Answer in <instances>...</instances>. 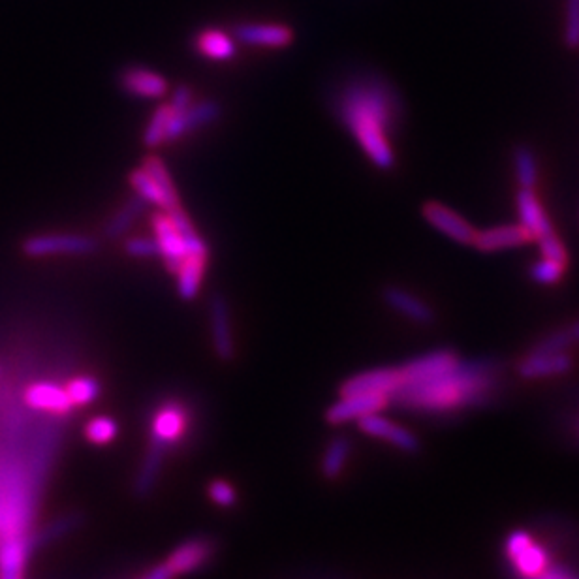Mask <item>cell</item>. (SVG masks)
<instances>
[{
  "mask_svg": "<svg viewBox=\"0 0 579 579\" xmlns=\"http://www.w3.org/2000/svg\"><path fill=\"white\" fill-rule=\"evenodd\" d=\"M502 553L516 579H536L553 564L549 549L527 529H514L506 534Z\"/></svg>",
  "mask_w": 579,
  "mask_h": 579,
  "instance_id": "3957f363",
  "label": "cell"
},
{
  "mask_svg": "<svg viewBox=\"0 0 579 579\" xmlns=\"http://www.w3.org/2000/svg\"><path fill=\"white\" fill-rule=\"evenodd\" d=\"M207 497L220 508H232L237 502V491L228 480H213L207 486Z\"/></svg>",
  "mask_w": 579,
  "mask_h": 579,
  "instance_id": "d590c367",
  "label": "cell"
},
{
  "mask_svg": "<svg viewBox=\"0 0 579 579\" xmlns=\"http://www.w3.org/2000/svg\"><path fill=\"white\" fill-rule=\"evenodd\" d=\"M536 579H579V576L564 564H551L548 570Z\"/></svg>",
  "mask_w": 579,
  "mask_h": 579,
  "instance_id": "60d3db41",
  "label": "cell"
},
{
  "mask_svg": "<svg viewBox=\"0 0 579 579\" xmlns=\"http://www.w3.org/2000/svg\"><path fill=\"white\" fill-rule=\"evenodd\" d=\"M401 386L399 367H376L361 371L358 375L346 378L341 386V395L350 393H380L392 399L393 393Z\"/></svg>",
  "mask_w": 579,
  "mask_h": 579,
  "instance_id": "8fae6325",
  "label": "cell"
},
{
  "mask_svg": "<svg viewBox=\"0 0 579 579\" xmlns=\"http://www.w3.org/2000/svg\"><path fill=\"white\" fill-rule=\"evenodd\" d=\"M220 113H222V108H220L219 102H215V100H200L196 104L192 102L185 110L173 111L172 121H170V126H168L166 143L179 140V138L187 136V134L202 128V126L211 125V123L219 121Z\"/></svg>",
  "mask_w": 579,
  "mask_h": 579,
  "instance_id": "9c48e42d",
  "label": "cell"
},
{
  "mask_svg": "<svg viewBox=\"0 0 579 579\" xmlns=\"http://www.w3.org/2000/svg\"><path fill=\"white\" fill-rule=\"evenodd\" d=\"M499 388L501 369L497 361L459 360L442 375L401 384L392 395V403L425 416H454L491 405Z\"/></svg>",
  "mask_w": 579,
  "mask_h": 579,
  "instance_id": "6da1fadb",
  "label": "cell"
},
{
  "mask_svg": "<svg viewBox=\"0 0 579 579\" xmlns=\"http://www.w3.org/2000/svg\"><path fill=\"white\" fill-rule=\"evenodd\" d=\"M143 579H173L172 572L168 570V566L166 564H158L155 566L147 576Z\"/></svg>",
  "mask_w": 579,
  "mask_h": 579,
  "instance_id": "b9f144b4",
  "label": "cell"
},
{
  "mask_svg": "<svg viewBox=\"0 0 579 579\" xmlns=\"http://www.w3.org/2000/svg\"><path fill=\"white\" fill-rule=\"evenodd\" d=\"M196 49L211 61H230L234 59L235 42L230 34L220 29H205L196 36Z\"/></svg>",
  "mask_w": 579,
  "mask_h": 579,
  "instance_id": "cb8c5ba5",
  "label": "cell"
},
{
  "mask_svg": "<svg viewBox=\"0 0 579 579\" xmlns=\"http://www.w3.org/2000/svg\"><path fill=\"white\" fill-rule=\"evenodd\" d=\"M564 42L572 49L579 47V0H566Z\"/></svg>",
  "mask_w": 579,
  "mask_h": 579,
  "instance_id": "8d00e7d4",
  "label": "cell"
},
{
  "mask_svg": "<svg viewBox=\"0 0 579 579\" xmlns=\"http://www.w3.org/2000/svg\"><path fill=\"white\" fill-rule=\"evenodd\" d=\"M207 260H209V256H200V254H190L185 258L183 266L179 267V271L175 273L177 275V292L181 298L190 301L200 294Z\"/></svg>",
  "mask_w": 579,
  "mask_h": 579,
  "instance_id": "603a6c76",
  "label": "cell"
},
{
  "mask_svg": "<svg viewBox=\"0 0 579 579\" xmlns=\"http://www.w3.org/2000/svg\"><path fill=\"white\" fill-rule=\"evenodd\" d=\"M514 166L516 179L521 188H534L538 183V162L533 149L527 145H519L514 151Z\"/></svg>",
  "mask_w": 579,
  "mask_h": 579,
  "instance_id": "1f68e13d",
  "label": "cell"
},
{
  "mask_svg": "<svg viewBox=\"0 0 579 579\" xmlns=\"http://www.w3.org/2000/svg\"><path fill=\"white\" fill-rule=\"evenodd\" d=\"M192 102H194L192 91H190L188 87H179V89L173 93L172 100H170V108H172L173 111L185 110Z\"/></svg>",
  "mask_w": 579,
  "mask_h": 579,
  "instance_id": "ab89813d",
  "label": "cell"
},
{
  "mask_svg": "<svg viewBox=\"0 0 579 579\" xmlns=\"http://www.w3.org/2000/svg\"><path fill=\"white\" fill-rule=\"evenodd\" d=\"M173 111L170 108V104L166 106H160L149 119V123L145 126V132H143V143L149 147V149H155V147H160L162 143H166V136H168V126H170V121H172Z\"/></svg>",
  "mask_w": 579,
  "mask_h": 579,
  "instance_id": "4dcf8cb0",
  "label": "cell"
},
{
  "mask_svg": "<svg viewBox=\"0 0 579 579\" xmlns=\"http://www.w3.org/2000/svg\"><path fill=\"white\" fill-rule=\"evenodd\" d=\"M574 345L566 328L557 329L542 337L536 345L533 346L534 352H566L570 346Z\"/></svg>",
  "mask_w": 579,
  "mask_h": 579,
  "instance_id": "f35d334b",
  "label": "cell"
},
{
  "mask_svg": "<svg viewBox=\"0 0 579 579\" xmlns=\"http://www.w3.org/2000/svg\"><path fill=\"white\" fill-rule=\"evenodd\" d=\"M358 427H360L361 433H365L373 439L382 440V442L390 444L405 454L420 452L422 444H420V439L416 437V433H412L410 429L399 425V423L392 422L390 418H384L380 412L358 420Z\"/></svg>",
  "mask_w": 579,
  "mask_h": 579,
  "instance_id": "8992f818",
  "label": "cell"
},
{
  "mask_svg": "<svg viewBox=\"0 0 579 579\" xmlns=\"http://www.w3.org/2000/svg\"><path fill=\"white\" fill-rule=\"evenodd\" d=\"M566 331H568V335H570V339H572V343H574V345L579 343V320L578 322H574L572 326H568Z\"/></svg>",
  "mask_w": 579,
  "mask_h": 579,
  "instance_id": "7bdbcfd3",
  "label": "cell"
},
{
  "mask_svg": "<svg viewBox=\"0 0 579 579\" xmlns=\"http://www.w3.org/2000/svg\"><path fill=\"white\" fill-rule=\"evenodd\" d=\"M536 243H538V247H540L542 258L555 260V262H561V264H568V252L564 249L561 237L555 234V232L538 237Z\"/></svg>",
  "mask_w": 579,
  "mask_h": 579,
  "instance_id": "74e56055",
  "label": "cell"
},
{
  "mask_svg": "<svg viewBox=\"0 0 579 579\" xmlns=\"http://www.w3.org/2000/svg\"><path fill=\"white\" fill-rule=\"evenodd\" d=\"M145 207H147V204L141 200L138 194H136L134 198H130V200L111 217L110 222L106 224V230H104L106 237L119 239V237L125 234L126 230L138 220V217L143 213Z\"/></svg>",
  "mask_w": 579,
  "mask_h": 579,
  "instance_id": "484cf974",
  "label": "cell"
},
{
  "mask_svg": "<svg viewBox=\"0 0 579 579\" xmlns=\"http://www.w3.org/2000/svg\"><path fill=\"white\" fill-rule=\"evenodd\" d=\"M574 360L568 352H534L531 350L517 365V375L525 380H542L570 373Z\"/></svg>",
  "mask_w": 579,
  "mask_h": 579,
  "instance_id": "5bb4252c",
  "label": "cell"
},
{
  "mask_svg": "<svg viewBox=\"0 0 579 579\" xmlns=\"http://www.w3.org/2000/svg\"><path fill=\"white\" fill-rule=\"evenodd\" d=\"M423 217L437 232L446 235L448 239L459 245H472L476 230L459 213H455L454 209L439 202H429L423 207Z\"/></svg>",
  "mask_w": 579,
  "mask_h": 579,
  "instance_id": "4fadbf2b",
  "label": "cell"
},
{
  "mask_svg": "<svg viewBox=\"0 0 579 579\" xmlns=\"http://www.w3.org/2000/svg\"><path fill=\"white\" fill-rule=\"evenodd\" d=\"M25 401L31 408L57 414V416H66L74 410V405L66 390L51 382H36L29 386L25 392Z\"/></svg>",
  "mask_w": 579,
  "mask_h": 579,
  "instance_id": "44dd1931",
  "label": "cell"
},
{
  "mask_svg": "<svg viewBox=\"0 0 579 579\" xmlns=\"http://www.w3.org/2000/svg\"><path fill=\"white\" fill-rule=\"evenodd\" d=\"M459 358L455 356L452 350H433L422 354L414 360L407 361L403 367H399L401 371V384H408V382H422L427 378L442 375L446 371H450L455 367V363ZM399 390V388H397Z\"/></svg>",
  "mask_w": 579,
  "mask_h": 579,
  "instance_id": "9a60e30c",
  "label": "cell"
},
{
  "mask_svg": "<svg viewBox=\"0 0 579 579\" xmlns=\"http://www.w3.org/2000/svg\"><path fill=\"white\" fill-rule=\"evenodd\" d=\"M93 237L83 234H40L25 239L23 252L31 258L55 254H91L96 251Z\"/></svg>",
  "mask_w": 579,
  "mask_h": 579,
  "instance_id": "277c9868",
  "label": "cell"
},
{
  "mask_svg": "<svg viewBox=\"0 0 579 579\" xmlns=\"http://www.w3.org/2000/svg\"><path fill=\"white\" fill-rule=\"evenodd\" d=\"M153 232L157 239L158 249H160V258L164 260V266L168 267L172 273H177L179 267L183 266L187 258V249L185 241L179 234L175 222L168 211H157L151 217Z\"/></svg>",
  "mask_w": 579,
  "mask_h": 579,
  "instance_id": "ba28073f",
  "label": "cell"
},
{
  "mask_svg": "<svg viewBox=\"0 0 579 579\" xmlns=\"http://www.w3.org/2000/svg\"><path fill=\"white\" fill-rule=\"evenodd\" d=\"M390 403H392V399L388 395H380V393L341 395V399L326 410V420H328L329 425L358 422L365 416L382 412Z\"/></svg>",
  "mask_w": 579,
  "mask_h": 579,
  "instance_id": "5b68a950",
  "label": "cell"
},
{
  "mask_svg": "<svg viewBox=\"0 0 579 579\" xmlns=\"http://www.w3.org/2000/svg\"><path fill=\"white\" fill-rule=\"evenodd\" d=\"M352 454V442L346 437H337L331 440L322 457V474L328 480L339 478L346 469V463Z\"/></svg>",
  "mask_w": 579,
  "mask_h": 579,
  "instance_id": "d4e9b609",
  "label": "cell"
},
{
  "mask_svg": "<svg viewBox=\"0 0 579 579\" xmlns=\"http://www.w3.org/2000/svg\"><path fill=\"white\" fill-rule=\"evenodd\" d=\"M517 213H519V224L533 235L534 241L542 235L551 234L553 224L546 215V209L540 204L534 188H521L517 192Z\"/></svg>",
  "mask_w": 579,
  "mask_h": 579,
  "instance_id": "d6986e66",
  "label": "cell"
},
{
  "mask_svg": "<svg viewBox=\"0 0 579 579\" xmlns=\"http://www.w3.org/2000/svg\"><path fill=\"white\" fill-rule=\"evenodd\" d=\"M145 172L149 173L153 177V181L157 183L160 190L164 192L168 204H170V211L179 207V194H177V188L173 185L172 175L168 172L166 164L160 160L158 157H147L143 160V166H141Z\"/></svg>",
  "mask_w": 579,
  "mask_h": 579,
  "instance_id": "f1b7e54d",
  "label": "cell"
},
{
  "mask_svg": "<svg viewBox=\"0 0 579 579\" xmlns=\"http://www.w3.org/2000/svg\"><path fill=\"white\" fill-rule=\"evenodd\" d=\"M119 435V425L110 416H96L85 425V439L94 446H108Z\"/></svg>",
  "mask_w": 579,
  "mask_h": 579,
  "instance_id": "d6a6232c",
  "label": "cell"
},
{
  "mask_svg": "<svg viewBox=\"0 0 579 579\" xmlns=\"http://www.w3.org/2000/svg\"><path fill=\"white\" fill-rule=\"evenodd\" d=\"M74 407H87L93 405L94 401L100 397L102 386L94 376H78L68 382L64 388Z\"/></svg>",
  "mask_w": 579,
  "mask_h": 579,
  "instance_id": "f546056e",
  "label": "cell"
},
{
  "mask_svg": "<svg viewBox=\"0 0 579 579\" xmlns=\"http://www.w3.org/2000/svg\"><path fill=\"white\" fill-rule=\"evenodd\" d=\"M188 416L183 405L170 401L157 408L151 422V444L168 450L170 446L179 444L187 433Z\"/></svg>",
  "mask_w": 579,
  "mask_h": 579,
  "instance_id": "52a82bcc",
  "label": "cell"
},
{
  "mask_svg": "<svg viewBox=\"0 0 579 579\" xmlns=\"http://www.w3.org/2000/svg\"><path fill=\"white\" fill-rule=\"evenodd\" d=\"M130 183L132 188L136 190V194L140 196L145 204L157 205L162 211H170V204L164 196V192L160 190L157 183L153 181V177L145 172L143 168H138L130 173Z\"/></svg>",
  "mask_w": 579,
  "mask_h": 579,
  "instance_id": "83f0119b",
  "label": "cell"
},
{
  "mask_svg": "<svg viewBox=\"0 0 579 579\" xmlns=\"http://www.w3.org/2000/svg\"><path fill=\"white\" fill-rule=\"evenodd\" d=\"M215 553V544L209 538H192L183 542L177 549H173L172 555L164 561L168 570L172 572L173 578L183 576V574H192L213 559Z\"/></svg>",
  "mask_w": 579,
  "mask_h": 579,
  "instance_id": "7c38bea8",
  "label": "cell"
},
{
  "mask_svg": "<svg viewBox=\"0 0 579 579\" xmlns=\"http://www.w3.org/2000/svg\"><path fill=\"white\" fill-rule=\"evenodd\" d=\"M564 271H566V264L542 258L531 266V277H533L534 282H538L542 286H553V284L561 282Z\"/></svg>",
  "mask_w": 579,
  "mask_h": 579,
  "instance_id": "836d02e7",
  "label": "cell"
},
{
  "mask_svg": "<svg viewBox=\"0 0 579 579\" xmlns=\"http://www.w3.org/2000/svg\"><path fill=\"white\" fill-rule=\"evenodd\" d=\"M29 540L19 533H10L0 544V579H21L29 555Z\"/></svg>",
  "mask_w": 579,
  "mask_h": 579,
  "instance_id": "7402d4cb",
  "label": "cell"
},
{
  "mask_svg": "<svg viewBox=\"0 0 579 579\" xmlns=\"http://www.w3.org/2000/svg\"><path fill=\"white\" fill-rule=\"evenodd\" d=\"M529 241H533V235L521 224H504L484 232H476L472 245L480 252H501L523 247Z\"/></svg>",
  "mask_w": 579,
  "mask_h": 579,
  "instance_id": "e0dca14e",
  "label": "cell"
},
{
  "mask_svg": "<svg viewBox=\"0 0 579 579\" xmlns=\"http://www.w3.org/2000/svg\"><path fill=\"white\" fill-rule=\"evenodd\" d=\"M337 115L365 157L384 172L392 170V134L399 115V102L392 87L380 78L350 81L337 98Z\"/></svg>",
  "mask_w": 579,
  "mask_h": 579,
  "instance_id": "7a4b0ae2",
  "label": "cell"
},
{
  "mask_svg": "<svg viewBox=\"0 0 579 579\" xmlns=\"http://www.w3.org/2000/svg\"><path fill=\"white\" fill-rule=\"evenodd\" d=\"M121 89L125 93L138 96V98H147L155 100L168 94V81L158 72L141 68V66H130L121 74Z\"/></svg>",
  "mask_w": 579,
  "mask_h": 579,
  "instance_id": "ac0fdd59",
  "label": "cell"
},
{
  "mask_svg": "<svg viewBox=\"0 0 579 579\" xmlns=\"http://www.w3.org/2000/svg\"><path fill=\"white\" fill-rule=\"evenodd\" d=\"M209 328L215 354L222 361H232L235 356L234 329L230 305L224 296H213L209 301Z\"/></svg>",
  "mask_w": 579,
  "mask_h": 579,
  "instance_id": "30bf717a",
  "label": "cell"
},
{
  "mask_svg": "<svg viewBox=\"0 0 579 579\" xmlns=\"http://www.w3.org/2000/svg\"><path fill=\"white\" fill-rule=\"evenodd\" d=\"M164 457H166V450L157 444H151L149 452L145 454V459H143L140 474L136 478V491L140 495H147L157 484L158 474L164 465Z\"/></svg>",
  "mask_w": 579,
  "mask_h": 579,
  "instance_id": "4316f807",
  "label": "cell"
},
{
  "mask_svg": "<svg viewBox=\"0 0 579 579\" xmlns=\"http://www.w3.org/2000/svg\"><path fill=\"white\" fill-rule=\"evenodd\" d=\"M384 301L388 303V307H392L395 313L405 316L414 324L429 326V324L435 322L433 309L423 299L414 296L412 292H408L405 288H399V286L386 288L384 290Z\"/></svg>",
  "mask_w": 579,
  "mask_h": 579,
  "instance_id": "ffe728a7",
  "label": "cell"
},
{
  "mask_svg": "<svg viewBox=\"0 0 579 579\" xmlns=\"http://www.w3.org/2000/svg\"><path fill=\"white\" fill-rule=\"evenodd\" d=\"M234 32L235 38L247 46L282 49L294 42V31L277 23H243Z\"/></svg>",
  "mask_w": 579,
  "mask_h": 579,
  "instance_id": "2e32d148",
  "label": "cell"
},
{
  "mask_svg": "<svg viewBox=\"0 0 579 579\" xmlns=\"http://www.w3.org/2000/svg\"><path fill=\"white\" fill-rule=\"evenodd\" d=\"M125 252L132 258H160L157 239L155 237H130L125 241Z\"/></svg>",
  "mask_w": 579,
  "mask_h": 579,
  "instance_id": "e575fe53",
  "label": "cell"
}]
</instances>
